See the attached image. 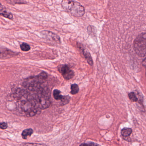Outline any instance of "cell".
<instances>
[{
  "label": "cell",
  "mask_w": 146,
  "mask_h": 146,
  "mask_svg": "<svg viewBox=\"0 0 146 146\" xmlns=\"http://www.w3.org/2000/svg\"><path fill=\"white\" fill-rule=\"evenodd\" d=\"M62 8L75 17H81L85 13L84 7L80 3L73 0H62Z\"/></svg>",
  "instance_id": "cell-1"
},
{
  "label": "cell",
  "mask_w": 146,
  "mask_h": 146,
  "mask_svg": "<svg viewBox=\"0 0 146 146\" xmlns=\"http://www.w3.org/2000/svg\"><path fill=\"white\" fill-rule=\"evenodd\" d=\"M134 48L139 56H146V32L141 33L136 37L134 42Z\"/></svg>",
  "instance_id": "cell-2"
},
{
  "label": "cell",
  "mask_w": 146,
  "mask_h": 146,
  "mask_svg": "<svg viewBox=\"0 0 146 146\" xmlns=\"http://www.w3.org/2000/svg\"><path fill=\"white\" fill-rule=\"evenodd\" d=\"M38 93L36 98L35 100L38 107L41 110H45L48 108L50 105V98L43 95L40 93Z\"/></svg>",
  "instance_id": "cell-3"
},
{
  "label": "cell",
  "mask_w": 146,
  "mask_h": 146,
  "mask_svg": "<svg viewBox=\"0 0 146 146\" xmlns=\"http://www.w3.org/2000/svg\"><path fill=\"white\" fill-rule=\"evenodd\" d=\"M58 69L59 72L61 73L64 79L66 80H70L74 76V72L70 69V68L67 65H60L58 67Z\"/></svg>",
  "instance_id": "cell-4"
},
{
  "label": "cell",
  "mask_w": 146,
  "mask_h": 146,
  "mask_svg": "<svg viewBox=\"0 0 146 146\" xmlns=\"http://www.w3.org/2000/svg\"><path fill=\"white\" fill-rule=\"evenodd\" d=\"M42 35L47 39L54 42H60V37L55 33L48 31H44L41 32Z\"/></svg>",
  "instance_id": "cell-5"
},
{
  "label": "cell",
  "mask_w": 146,
  "mask_h": 146,
  "mask_svg": "<svg viewBox=\"0 0 146 146\" xmlns=\"http://www.w3.org/2000/svg\"><path fill=\"white\" fill-rule=\"evenodd\" d=\"M33 130L31 128L27 129L22 131L21 133V136L22 139H27L28 137L31 136L33 134Z\"/></svg>",
  "instance_id": "cell-6"
},
{
  "label": "cell",
  "mask_w": 146,
  "mask_h": 146,
  "mask_svg": "<svg viewBox=\"0 0 146 146\" xmlns=\"http://www.w3.org/2000/svg\"><path fill=\"white\" fill-rule=\"evenodd\" d=\"M47 77H48V75L46 73L44 72H42L38 75L36 76V81L38 83H42L46 80Z\"/></svg>",
  "instance_id": "cell-7"
},
{
  "label": "cell",
  "mask_w": 146,
  "mask_h": 146,
  "mask_svg": "<svg viewBox=\"0 0 146 146\" xmlns=\"http://www.w3.org/2000/svg\"><path fill=\"white\" fill-rule=\"evenodd\" d=\"M83 54L84 57L86 58V60L87 61L88 63L90 66H92L93 65V62L92 59V56L90 53L87 51H84L83 50Z\"/></svg>",
  "instance_id": "cell-8"
},
{
  "label": "cell",
  "mask_w": 146,
  "mask_h": 146,
  "mask_svg": "<svg viewBox=\"0 0 146 146\" xmlns=\"http://www.w3.org/2000/svg\"><path fill=\"white\" fill-rule=\"evenodd\" d=\"M133 132V130L131 129L128 128H125L123 129L121 131V135L123 137H128Z\"/></svg>",
  "instance_id": "cell-9"
},
{
  "label": "cell",
  "mask_w": 146,
  "mask_h": 146,
  "mask_svg": "<svg viewBox=\"0 0 146 146\" xmlns=\"http://www.w3.org/2000/svg\"><path fill=\"white\" fill-rule=\"evenodd\" d=\"M71 100V97L69 96H63L61 99L60 100L61 102L60 103V106H63L68 104Z\"/></svg>",
  "instance_id": "cell-10"
},
{
  "label": "cell",
  "mask_w": 146,
  "mask_h": 146,
  "mask_svg": "<svg viewBox=\"0 0 146 146\" xmlns=\"http://www.w3.org/2000/svg\"><path fill=\"white\" fill-rule=\"evenodd\" d=\"M0 15L3 16L5 18H7L9 19L13 20V15L10 13H8L4 10H0Z\"/></svg>",
  "instance_id": "cell-11"
},
{
  "label": "cell",
  "mask_w": 146,
  "mask_h": 146,
  "mask_svg": "<svg viewBox=\"0 0 146 146\" xmlns=\"http://www.w3.org/2000/svg\"><path fill=\"white\" fill-rule=\"evenodd\" d=\"M53 96L55 99L56 100H60L63 96L62 95L61 93L60 90L55 89L53 91Z\"/></svg>",
  "instance_id": "cell-12"
},
{
  "label": "cell",
  "mask_w": 146,
  "mask_h": 146,
  "mask_svg": "<svg viewBox=\"0 0 146 146\" xmlns=\"http://www.w3.org/2000/svg\"><path fill=\"white\" fill-rule=\"evenodd\" d=\"M71 94H75L78 93L79 91V87L76 84H74L71 85Z\"/></svg>",
  "instance_id": "cell-13"
},
{
  "label": "cell",
  "mask_w": 146,
  "mask_h": 146,
  "mask_svg": "<svg viewBox=\"0 0 146 146\" xmlns=\"http://www.w3.org/2000/svg\"><path fill=\"white\" fill-rule=\"evenodd\" d=\"M87 31L89 35H94L96 34V28L93 26L89 25L87 27Z\"/></svg>",
  "instance_id": "cell-14"
},
{
  "label": "cell",
  "mask_w": 146,
  "mask_h": 146,
  "mask_svg": "<svg viewBox=\"0 0 146 146\" xmlns=\"http://www.w3.org/2000/svg\"><path fill=\"white\" fill-rule=\"evenodd\" d=\"M20 47L21 50L22 51H25V52L29 51L31 49V47L30 45L26 43H23L21 44Z\"/></svg>",
  "instance_id": "cell-15"
},
{
  "label": "cell",
  "mask_w": 146,
  "mask_h": 146,
  "mask_svg": "<svg viewBox=\"0 0 146 146\" xmlns=\"http://www.w3.org/2000/svg\"><path fill=\"white\" fill-rule=\"evenodd\" d=\"M19 146H48L44 144H37L33 143H23L20 144Z\"/></svg>",
  "instance_id": "cell-16"
},
{
  "label": "cell",
  "mask_w": 146,
  "mask_h": 146,
  "mask_svg": "<svg viewBox=\"0 0 146 146\" xmlns=\"http://www.w3.org/2000/svg\"><path fill=\"white\" fill-rule=\"evenodd\" d=\"M129 99L133 102H136V101H138V98H137L135 94L134 93H130L129 94Z\"/></svg>",
  "instance_id": "cell-17"
},
{
  "label": "cell",
  "mask_w": 146,
  "mask_h": 146,
  "mask_svg": "<svg viewBox=\"0 0 146 146\" xmlns=\"http://www.w3.org/2000/svg\"><path fill=\"white\" fill-rule=\"evenodd\" d=\"M8 128V124L7 122H0V129H6Z\"/></svg>",
  "instance_id": "cell-18"
},
{
  "label": "cell",
  "mask_w": 146,
  "mask_h": 146,
  "mask_svg": "<svg viewBox=\"0 0 146 146\" xmlns=\"http://www.w3.org/2000/svg\"><path fill=\"white\" fill-rule=\"evenodd\" d=\"M79 146H100L94 143H83Z\"/></svg>",
  "instance_id": "cell-19"
},
{
  "label": "cell",
  "mask_w": 146,
  "mask_h": 146,
  "mask_svg": "<svg viewBox=\"0 0 146 146\" xmlns=\"http://www.w3.org/2000/svg\"><path fill=\"white\" fill-rule=\"evenodd\" d=\"M0 5H1V3H0Z\"/></svg>",
  "instance_id": "cell-20"
}]
</instances>
